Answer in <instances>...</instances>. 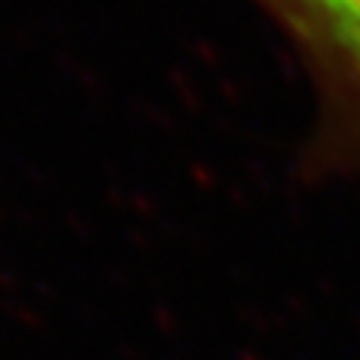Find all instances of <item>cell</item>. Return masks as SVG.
<instances>
[{"instance_id":"obj_1","label":"cell","mask_w":360,"mask_h":360,"mask_svg":"<svg viewBox=\"0 0 360 360\" xmlns=\"http://www.w3.org/2000/svg\"><path fill=\"white\" fill-rule=\"evenodd\" d=\"M292 46L312 88L304 173L360 176V0H252Z\"/></svg>"}]
</instances>
